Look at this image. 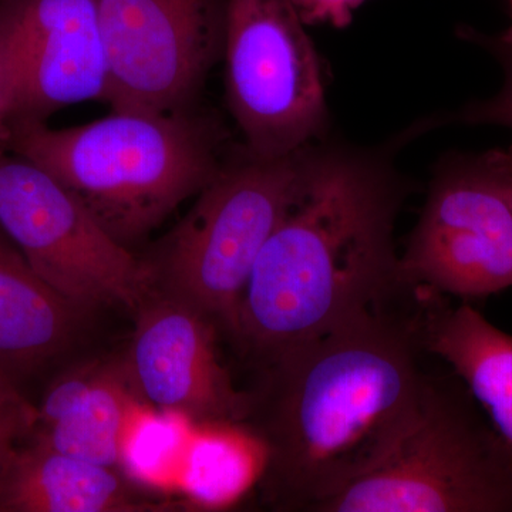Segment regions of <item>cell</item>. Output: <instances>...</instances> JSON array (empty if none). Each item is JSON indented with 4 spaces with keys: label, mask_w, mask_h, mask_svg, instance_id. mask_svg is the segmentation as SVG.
<instances>
[{
    "label": "cell",
    "mask_w": 512,
    "mask_h": 512,
    "mask_svg": "<svg viewBox=\"0 0 512 512\" xmlns=\"http://www.w3.org/2000/svg\"><path fill=\"white\" fill-rule=\"evenodd\" d=\"M137 399L126 365H100L89 392L62 419L42 427L36 440L99 466H119L138 424Z\"/></svg>",
    "instance_id": "15"
},
{
    "label": "cell",
    "mask_w": 512,
    "mask_h": 512,
    "mask_svg": "<svg viewBox=\"0 0 512 512\" xmlns=\"http://www.w3.org/2000/svg\"><path fill=\"white\" fill-rule=\"evenodd\" d=\"M419 345L420 332L379 308L262 360L244 423L266 447L269 504L316 512L396 450L433 384Z\"/></svg>",
    "instance_id": "1"
},
{
    "label": "cell",
    "mask_w": 512,
    "mask_h": 512,
    "mask_svg": "<svg viewBox=\"0 0 512 512\" xmlns=\"http://www.w3.org/2000/svg\"><path fill=\"white\" fill-rule=\"evenodd\" d=\"M316 512H512V450L431 384L396 450Z\"/></svg>",
    "instance_id": "5"
},
{
    "label": "cell",
    "mask_w": 512,
    "mask_h": 512,
    "mask_svg": "<svg viewBox=\"0 0 512 512\" xmlns=\"http://www.w3.org/2000/svg\"><path fill=\"white\" fill-rule=\"evenodd\" d=\"M403 185L386 157L309 146L295 197L256 259L238 336L265 357L382 308L400 288Z\"/></svg>",
    "instance_id": "2"
},
{
    "label": "cell",
    "mask_w": 512,
    "mask_h": 512,
    "mask_svg": "<svg viewBox=\"0 0 512 512\" xmlns=\"http://www.w3.org/2000/svg\"><path fill=\"white\" fill-rule=\"evenodd\" d=\"M402 285L461 299L512 286V205L484 156L444 164L399 256Z\"/></svg>",
    "instance_id": "9"
},
{
    "label": "cell",
    "mask_w": 512,
    "mask_h": 512,
    "mask_svg": "<svg viewBox=\"0 0 512 512\" xmlns=\"http://www.w3.org/2000/svg\"><path fill=\"white\" fill-rule=\"evenodd\" d=\"M110 467L60 453L42 441L19 447L0 471V511L157 510Z\"/></svg>",
    "instance_id": "12"
},
{
    "label": "cell",
    "mask_w": 512,
    "mask_h": 512,
    "mask_svg": "<svg viewBox=\"0 0 512 512\" xmlns=\"http://www.w3.org/2000/svg\"><path fill=\"white\" fill-rule=\"evenodd\" d=\"M484 157L488 163L493 165L494 170L504 181L512 205V146L505 150L490 151V153L484 154Z\"/></svg>",
    "instance_id": "21"
},
{
    "label": "cell",
    "mask_w": 512,
    "mask_h": 512,
    "mask_svg": "<svg viewBox=\"0 0 512 512\" xmlns=\"http://www.w3.org/2000/svg\"><path fill=\"white\" fill-rule=\"evenodd\" d=\"M0 50L15 92V120L43 121L106 101L109 62L96 0H0Z\"/></svg>",
    "instance_id": "10"
},
{
    "label": "cell",
    "mask_w": 512,
    "mask_h": 512,
    "mask_svg": "<svg viewBox=\"0 0 512 512\" xmlns=\"http://www.w3.org/2000/svg\"><path fill=\"white\" fill-rule=\"evenodd\" d=\"M504 67V84L500 92L491 99L477 101L464 107L456 120L467 124H495L512 128V49L495 39L488 40Z\"/></svg>",
    "instance_id": "18"
},
{
    "label": "cell",
    "mask_w": 512,
    "mask_h": 512,
    "mask_svg": "<svg viewBox=\"0 0 512 512\" xmlns=\"http://www.w3.org/2000/svg\"><path fill=\"white\" fill-rule=\"evenodd\" d=\"M222 57L228 109L251 153L284 157L322 136V69L293 0H227Z\"/></svg>",
    "instance_id": "6"
},
{
    "label": "cell",
    "mask_w": 512,
    "mask_h": 512,
    "mask_svg": "<svg viewBox=\"0 0 512 512\" xmlns=\"http://www.w3.org/2000/svg\"><path fill=\"white\" fill-rule=\"evenodd\" d=\"M0 228L37 275L84 313L137 312L154 289L146 258L111 237L42 168L0 153Z\"/></svg>",
    "instance_id": "7"
},
{
    "label": "cell",
    "mask_w": 512,
    "mask_h": 512,
    "mask_svg": "<svg viewBox=\"0 0 512 512\" xmlns=\"http://www.w3.org/2000/svg\"><path fill=\"white\" fill-rule=\"evenodd\" d=\"M37 426V410L0 375V471L18 450L19 441Z\"/></svg>",
    "instance_id": "17"
},
{
    "label": "cell",
    "mask_w": 512,
    "mask_h": 512,
    "mask_svg": "<svg viewBox=\"0 0 512 512\" xmlns=\"http://www.w3.org/2000/svg\"><path fill=\"white\" fill-rule=\"evenodd\" d=\"M188 451L184 487L205 507H227L259 484L266 447L245 423L200 424Z\"/></svg>",
    "instance_id": "16"
},
{
    "label": "cell",
    "mask_w": 512,
    "mask_h": 512,
    "mask_svg": "<svg viewBox=\"0 0 512 512\" xmlns=\"http://www.w3.org/2000/svg\"><path fill=\"white\" fill-rule=\"evenodd\" d=\"M362 0H293L303 22L305 20H332L342 25L350 10Z\"/></svg>",
    "instance_id": "19"
},
{
    "label": "cell",
    "mask_w": 512,
    "mask_h": 512,
    "mask_svg": "<svg viewBox=\"0 0 512 512\" xmlns=\"http://www.w3.org/2000/svg\"><path fill=\"white\" fill-rule=\"evenodd\" d=\"M221 127L197 109L113 110L93 123L50 128L18 121L8 151L42 168L133 251L222 163Z\"/></svg>",
    "instance_id": "3"
},
{
    "label": "cell",
    "mask_w": 512,
    "mask_h": 512,
    "mask_svg": "<svg viewBox=\"0 0 512 512\" xmlns=\"http://www.w3.org/2000/svg\"><path fill=\"white\" fill-rule=\"evenodd\" d=\"M13 120H15V92H13L8 64L0 50V153L8 151Z\"/></svg>",
    "instance_id": "20"
},
{
    "label": "cell",
    "mask_w": 512,
    "mask_h": 512,
    "mask_svg": "<svg viewBox=\"0 0 512 512\" xmlns=\"http://www.w3.org/2000/svg\"><path fill=\"white\" fill-rule=\"evenodd\" d=\"M136 313L124 365L144 402L198 426L247 420L251 394L235 389L222 366L208 316L156 288Z\"/></svg>",
    "instance_id": "11"
},
{
    "label": "cell",
    "mask_w": 512,
    "mask_h": 512,
    "mask_svg": "<svg viewBox=\"0 0 512 512\" xmlns=\"http://www.w3.org/2000/svg\"><path fill=\"white\" fill-rule=\"evenodd\" d=\"M507 3H508V8H510V15H511V20H512V0H507ZM495 40H497V42H500L501 45L511 47V49H512V22H511L510 28L505 30L503 35H501L500 37H498V39H495Z\"/></svg>",
    "instance_id": "22"
},
{
    "label": "cell",
    "mask_w": 512,
    "mask_h": 512,
    "mask_svg": "<svg viewBox=\"0 0 512 512\" xmlns=\"http://www.w3.org/2000/svg\"><path fill=\"white\" fill-rule=\"evenodd\" d=\"M308 148L262 157L241 146L224 156L191 210L146 258L154 288L237 338L249 275L295 197Z\"/></svg>",
    "instance_id": "4"
},
{
    "label": "cell",
    "mask_w": 512,
    "mask_h": 512,
    "mask_svg": "<svg viewBox=\"0 0 512 512\" xmlns=\"http://www.w3.org/2000/svg\"><path fill=\"white\" fill-rule=\"evenodd\" d=\"M420 339L453 367L512 450V336L463 303L430 315Z\"/></svg>",
    "instance_id": "14"
},
{
    "label": "cell",
    "mask_w": 512,
    "mask_h": 512,
    "mask_svg": "<svg viewBox=\"0 0 512 512\" xmlns=\"http://www.w3.org/2000/svg\"><path fill=\"white\" fill-rule=\"evenodd\" d=\"M227 0H96L113 110L195 109L222 59Z\"/></svg>",
    "instance_id": "8"
},
{
    "label": "cell",
    "mask_w": 512,
    "mask_h": 512,
    "mask_svg": "<svg viewBox=\"0 0 512 512\" xmlns=\"http://www.w3.org/2000/svg\"><path fill=\"white\" fill-rule=\"evenodd\" d=\"M84 315L36 274L0 228V367L29 370L59 355Z\"/></svg>",
    "instance_id": "13"
}]
</instances>
